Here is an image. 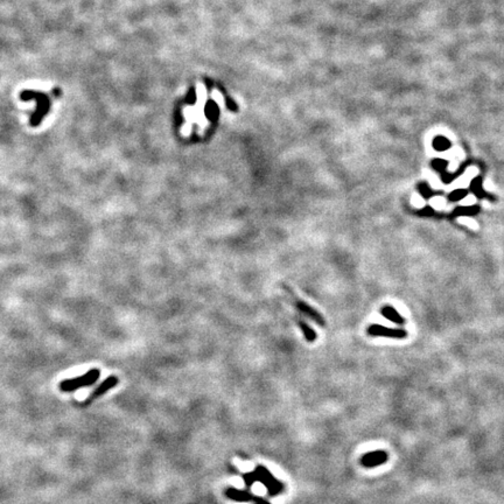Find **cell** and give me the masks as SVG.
Returning a JSON list of instances; mask_svg holds the SVG:
<instances>
[{
  "instance_id": "obj_1",
  "label": "cell",
  "mask_w": 504,
  "mask_h": 504,
  "mask_svg": "<svg viewBox=\"0 0 504 504\" xmlns=\"http://www.w3.org/2000/svg\"><path fill=\"white\" fill-rule=\"evenodd\" d=\"M20 99L24 102L34 99L36 102V108L29 118V125L32 128H37L41 124L42 119L48 115L50 110V98L47 94L35 90H24L20 94Z\"/></svg>"
},
{
  "instance_id": "obj_2",
  "label": "cell",
  "mask_w": 504,
  "mask_h": 504,
  "mask_svg": "<svg viewBox=\"0 0 504 504\" xmlns=\"http://www.w3.org/2000/svg\"><path fill=\"white\" fill-rule=\"evenodd\" d=\"M243 480L249 488L255 482H262L266 487L268 496H276L284 490L283 483L277 480L264 466H257L254 473L243 474Z\"/></svg>"
},
{
  "instance_id": "obj_3",
  "label": "cell",
  "mask_w": 504,
  "mask_h": 504,
  "mask_svg": "<svg viewBox=\"0 0 504 504\" xmlns=\"http://www.w3.org/2000/svg\"><path fill=\"white\" fill-rule=\"evenodd\" d=\"M99 376H100V371L98 369H91V370H89L87 373H84L82 376L71 378V380L62 381L60 383V390L63 392H71L77 389L90 386L97 382Z\"/></svg>"
},
{
  "instance_id": "obj_4",
  "label": "cell",
  "mask_w": 504,
  "mask_h": 504,
  "mask_svg": "<svg viewBox=\"0 0 504 504\" xmlns=\"http://www.w3.org/2000/svg\"><path fill=\"white\" fill-rule=\"evenodd\" d=\"M368 334L371 336H383L389 339H405L407 333L402 328H388L382 325H371L368 328Z\"/></svg>"
},
{
  "instance_id": "obj_5",
  "label": "cell",
  "mask_w": 504,
  "mask_h": 504,
  "mask_svg": "<svg viewBox=\"0 0 504 504\" xmlns=\"http://www.w3.org/2000/svg\"><path fill=\"white\" fill-rule=\"evenodd\" d=\"M388 459L389 455L385 451H373L362 455V457H361V465L365 468L371 469L376 468L381 465H384Z\"/></svg>"
},
{
  "instance_id": "obj_6",
  "label": "cell",
  "mask_w": 504,
  "mask_h": 504,
  "mask_svg": "<svg viewBox=\"0 0 504 504\" xmlns=\"http://www.w3.org/2000/svg\"><path fill=\"white\" fill-rule=\"evenodd\" d=\"M225 495H226V497L230 498V499H233V501H236V502H250V501H254L256 504H270L267 501H265V499L262 498V497H258V496H255L254 494H251L249 493V491H243V490H238V489H235V488H228L225 490Z\"/></svg>"
},
{
  "instance_id": "obj_7",
  "label": "cell",
  "mask_w": 504,
  "mask_h": 504,
  "mask_svg": "<svg viewBox=\"0 0 504 504\" xmlns=\"http://www.w3.org/2000/svg\"><path fill=\"white\" fill-rule=\"evenodd\" d=\"M117 383H118V378H117L116 376H110V377H108L107 380H105L102 384H100L97 389L95 390L94 392H92L89 398L87 399V402L88 403H90L94 401V399L96 398H98L102 396V394H104L107 391H109V390L112 389V388H115V386L117 385Z\"/></svg>"
},
{
  "instance_id": "obj_8",
  "label": "cell",
  "mask_w": 504,
  "mask_h": 504,
  "mask_svg": "<svg viewBox=\"0 0 504 504\" xmlns=\"http://www.w3.org/2000/svg\"><path fill=\"white\" fill-rule=\"evenodd\" d=\"M296 306H297V308L300 310L301 313H304L305 315H307L308 318L312 319V320H314L317 323H319L320 326H325V320H323V318H322V315L318 312V310H315L313 307H310L309 305L306 304V302H304L302 300H297L296 301Z\"/></svg>"
},
{
  "instance_id": "obj_9",
  "label": "cell",
  "mask_w": 504,
  "mask_h": 504,
  "mask_svg": "<svg viewBox=\"0 0 504 504\" xmlns=\"http://www.w3.org/2000/svg\"><path fill=\"white\" fill-rule=\"evenodd\" d=\"M470 191H472L473 194L477 196L478 199H487L490 201H495V197L483 189L481 176H476L475 179H473V181L470 182Z\"/></svg>"
},
{
  "instance_id": "obj_10",
  "label": "cell",
  "mask_w": 504,
  "mask_h": 504,
  "mask_svg": "<svg viewBox=\"0 0 504 504\" xmlns=\"http://www.w3.org/2000/svg\"><path fill=\"white\" fill-rule=\"evenodd\" d=\"M381 314L383 315L384 318L388 319V320L397 323V325H403V323L405 322V319L403 318L396 309L391 307V306H384V307H382Z\"/></svg>"
},
{
  "instance_id": "obj_11",
  "label": "cell",
  "mask_w": 504,
  "mask_h": 504,
  "mask_svg": "<svg viewBox=\"0 0 504 504\" xmlns=\"http://www.w3.org/2000/svg\"><path fill=\"white\" fill-rule=\"evenodd\" d=\"M480 205H468V207H457L454 209V212L452 213V218L454 217H460V216H474L476 214L480 213Z\"/></svg>"
},
{
  "instance_id": "obj_12",
  "label": "cell",
  "mask_w": 504,
  "mask_h": 504,
  "mask_svg": "<svg viewBox=\"0 0 504 504\" xmlns=\"http://www.w3.org/2000/svg\"><path fill=\"white\" fill-rule=\"evenodd\" d=\"M299 326H300V329L302 330V333H304L305 339L307 340L308 342H314L315 340H317V334H315V331L310 328L307 323H305L304 321H299Z\"/></svg>"
},
{
  "instance_id": "obj_13",
  "label": "cell",
  "mask_w": 504,
  "mask_h": 504,
  "mask_svg": "<svg viewBox=\"0 0 504 504\" xmlns=\"http://www.w3.org/2000/svg\"><path fill=\"white\" fill-rule=\"evenodd\" d=\"M467 195H468L467 189H464V188L455 189V191H453L451 194L448 195V200L451 201V202H457V201L464 200Z\"/></svg>"
},
{
  "instance_id": "obj_14",
  "label": "cell",
  "mask_w": 504,
  "mask_h": 504,
  "mask_svg": "<svg viewBox=\"0 0 504 504\" xmlns=\"http://www.w3.org/2000/svg\"><path fill=\"white\" fill-rule=\"evenodd\" d=\"M418 192L420 193V195H422L425 200H430L431 197H433L436 194L435 192L432 191L431 187L428 186L426 182H423V183L418 184Z\"/></svg>"
},
{
  "instance_id": "obj_15",
  "label": "cell",
  "mask_w": 504,
  "mask_h": 504,
  "mask_svg": "<svg viewBox=\"0 0 504 504\" xmlns=\"http://www.w3.org/2000/svg\"><path fill=\"white\" fill-rule=\"evenodd\" d=\"M447 165H448V162L445 161V160H441V159H435V160L432 162V167H433L436 172H440L441 174L445 173V171H446V168H447Z\"/></svg>"
},
{
  "instance_id": "obj_16",
  "label": "cell",
  "mask_w": 504,
  "mask_h": 504,
  "mask_svg": "<svg viewBox=\"0 0 504 504\" xmlns=\"http://www.w3.org/2000/svg\"><path fill=\"white\" fill-rule=\"evenodd\" d=\"M434 147L438 151H445L449 147V142L445 138H436L434 141Z\"/></svg>"
},
{
  "instance_id": "obj_17",
  "label": "cell",
  "mask_w": 504,
  "mask_h": 504,
  "mask_svg": "<svg viewBox=\"0 0 504 504\" xmlns=\"http://www.w3.org/2000/svg\"><path fill=\"white\" fill-rule=\"evenodd\" d=\"M461 172H462V171H460L459 173H457V172H456V173H454V174H449V173L447 174V173H443V174H441V180H443V181H444L445 183H449V182H452L453 180L456 179V176H459V175L461 174Z\"/></svg>"
},
{
  "instance_id": "obj_18",
  "label": "cell",
  "mask_w": 504,
  "mask_h": 504,
  "mask_svg": "<svg viewBox=\"0 0 504 504\" xmlns=\"http://www.w3.org/2000/svg\"><path fill=\"white\" fill-rule=\"evenodd\" d=\"M419 214L422 216H433L434 215V210H433V208H431L430 205H426L425 208H423L422 210H420Z\"/></svg>"
}]
</instances>
